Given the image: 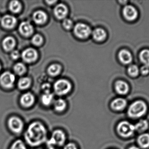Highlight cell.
Wrapping results in <instances>:
<instances>
[{
	"mask_svg": "<svg viewBox=\"0 0 149 149\" xmlns=\"http://www.w3.org/2000/svg\"><path fill=\"white\" fill-rule=\"evenodd\" d=\"M63 149H78L77 146L74 143H69L66 144Z\"/></svg>",
	"mask_w": 149,
	"mask_h": 149,
	"instance_id": "e575fe53",
	"label": "cell"
},
{
	"mask_svg": "<svg viewBox=\"0 0 149 149\" xmlns=\"http://www.w3.org/2000/svg\"><path fill=\"white\" fill-rule=\"evenodd\" d=\"M141 72L143 75H147L149 73V67L146 66H143L141 68Z\"/></svg>",
	"mask_w": 149,
	"mask_h": 149,
	"instance_id": "836d02e7",
	"label": "cell"
},
{
	"mask_svg": "<svg viewBox=\"0 0 149 149\" xmlns=\"http://www.w3.org/2000/svg\"><path fill=\"white\" fill-rule=\"evenodd\" d=\"M128 149H140L138 147H136V146H132V147H130Z\"/></svg>",
	"mask_w": 149,
	"mask_h": 149,
	"instance_id": "f35d334b",
	"label": "cell"
},
{
	"mask_svg": "<svg viewBox=\"0 0 149 149\" xmlns=\"http://www.w3.org/2000/svg\"><path fill=\"white\" fill-rule=\"evenodd\" d=\"M31 84V80L28 78H23L20 79L18 81V87L20 89H26L29 87Z\"/></svg>",
	"mask_w": 149,
	"mask_h": 149,
	"instance_id": "4316f807",
	"label": "cell"
},
{
	"mask_svg": "<svg viewBox=\"0 0 149 149\" xmlns=\"http://www.w3.org/2000/svg\"><path fill=\"white\" fill-rule=\"evenodd\" d=\"M47 16L45 12L42 10H38L34 13L33 19L35 23L37 24H43L46 22Z\"/></svg>",
	"mask_w": 149,
	"mask_h": 149,
	"instance_id": "ac0fdd59",
	"label": "cell"
},
{
	"mask_svg": "<svg viewBox=\"0 0 149 149\" xmlns=\"http://www.w3.org/2000/svg\"><path fill=\"white\" fill-rule=\"evenodd\" d=\"M34 95L31 93H26L22 95L20 99V102L23 106L29 108L35 102Z\"/></svg>",
	"mask_w": 149,
	"mask_h": 149,
	"instance_id": "8fae6325",
	"label": "cell"
},
{
	"mask_svg": "<svg viewBox=\"0 0 149 149\" xmlns=\"http://www.w3.org/2000/svg\"><path fill=\"white\" fill-rule=\"evenodd\" d=\"M56 1H46V2L47 3H48V4H53V3H54L56 2Z\"/></svg>",
	"mask_w": 149,
	"mask_h": 149,
	"instance_id": "74e56055",
	"label": "cell"
},
{
	"mask_svg": "<svg viewBox=\"0 0 149 149\" xmlns=\"http://www.w3.org/2000/svg\"><path fill=\"white\" fill-rule=\"evenodd\" d=\"M15 81V76L9 72H5L0 77V83L5 88H11Z\"/></svg>",
	"mask_w": 149,
	"mask_h": 149,
	"instance_id": "ba28073f",
	"label": "cell"
},
{
	"mask_svg": "<svg viewBox=\"0 0 149 149\" xmlns=\"http://www.w3.org/2000/svg\"><path fill=\"white\" fill-rule=\"evenodd\" d=\"M118 56L120 61L124 64H130L133 60L132 54L127 50H121L119 52Z\"/></svg>",
	"mask_w": 149,
	"mask_h": 149,
	"instance_id": "5bb4252c",
	"label": "cell"
},
{
	"mask_svg": "<svg viewBox=\"0 0 149 149\" xmlns=\"http://www.w3.org/2000/svg\"><path fill=\"white\" fill-rule=\"evenodd\" d=\"M8 126L12 132L18 134L22 131L24 123L20 118L17 116H12L8 121Z\"/></svg>",
	"mask_w": 149,
	"mask_h": 149,
	"instance_id": "8992f818",
	"label": "cell"
},
{
	"mask_svg": "<svg viewBox=\"0 0 149 149\" xmlns=\"http://www.w3.org/2000/svg\"><path fill=\"white\" fill-rule=\"evenodd\" d=\"M42 89L44 91L45 93H49L50 89V86L49 84H44L43 85Z\"/></svg>",
	"mask_w": 149,
	"mask_h": 149,
	"instance_id": "8d00e7d4",
	"label": "cell"
},
{
	"mask_svg": "<svg viewBox=\"0 0 149 149\" xmlns=\"http://www.w3.org/2000/svg\"><path fill=\"white\" fill-rule=\"evenodd\" d=\"M71 85L69 81L65 80H59L55 83L54 86L55 93L58 95H64L70 92Z\"/></svg>",
	"mask_w": 149,
	"mask_h": 149,
	"instance_id": "5b68a950",
	"label": "cell"
},
{
	"mask_svg": "<svg viewBox=\"0 0 149 149\" xmlns=\"http://www.w3.org/2000/svg\"><path fill=\"white\" fill-rule=\"evenodd\" d=\"M115 89L116 92L119 94L124 95L128 92L129 87L125 81L119 80L116 83Z\"/></svg>",
	"mask_w": 149,
	"mask_h": 149,
	"instance_id": "e0dca14e",
	"label": "cell"
},
{
	"mask_svg": "<svg viewBox=\"0 0 149 149\" xmlns=\"http://www.w3.org/2000/svg\"><path fill=\"white\" fill-rule=\"evenodd\" d=\"M2 44L4 50L10 51L15 47V42L14 38L11 37H7L3 41Z\"/></svg>",
	"mask_w": 149,
	"mask_h": 149,
	"instance_id": "44dd1931",
	"label": "cell"
},
{
	"mask_svg": "<svg viewBox=\"0 0 149 149\" xmlns=\"http://www.w3.org/2000/svg\"><path fill=\"white\" fill-rule=\"evenodd\" d=\"M22 57L25 62L31 63L34 62L37 58L38 53L34 49L29 48L23 52Z\"/></svg>",
	"mask_w": 149,
	"mask_h": 149,
	"instance_id": "30bf717a",
	"label": "cell"
},
{
	"mask_svg": "<svg viewBox=\"0 0 149 149\" xmlns=\"http://www.w3.org/2000/svg\"><path fill=\"white\" fill-rule=\"evenodd\" d=\"M54 96L52 94L49 93H45L41 97V101L43 105L45 106L50 105L53 101Z\"/></svg>",
	"mask_w": 149,
	"mask_h": 149,
	"instance_id": "cb8c5ba5",
	"label": "cell"
},
{
	"mask_svg": "<svg viewBox=\"0 0 149 149\" xmlns=\"http://www.w3.org/2000/svg\"><path fill=\"white\" fill-rule=\"evenodd\" d=\"M47 130L43 124L35 122L30 124L24 134V139L27 143L32 147L40 146L47 139Z\"/></svg>",
	"mask_w": 149,
	"mask_h": 149,
	"instance_id": "6da1fadb",
	"label": "cell"
},
{
	"mask_svg": "<svg viewBox=\"0 0 149 149\" xmlns=\"http://www.w3.org/2000/svg\"><path fill=\"white\" fill-rule=\"evenodd\" d=\"M61 67L60 66L56 64L51 65L48 68V71L49 74L51 76H55L57 75L60 73Z\"/></svg>",
	"mask_w": 149,
	"mask_h": 149,
	"instance_id": "484cf974",
	"label": "cell"
},
{
	"mask_svg": "<svg viewBox=\"0 0 149 149\" xmlns=\"http://www.w3.org/2000/svg\"><path fill=\"white\" fill-rule=\"evenodd\" d=\"M66 135L63 130L56 129L52 132L51 137L47 142L49 148L54 146H62L65 143L66 141Z\"/></svg>",
	"mask_w": 149,
	"mask_h": 149,
	"instance_id": "3957f363",
	"label": "cell"
},
{
	"mask_svg": "<svg viewBox=\"0 0 149 149\" xmlns=\"http://www.w3.org/2000/svg\"><path fill=\"white\" fill-rule=\"evenodd\" d=\"M127 101L123 98L115 99L111 104V106L113 110L120 111L123 110L127 106Z\"/></svg>",
	"mask_w": 149,
	"mask_h": 149,
	"instance_id": "9a60e30c",
	"label": "cell"
},
{
	"mask_svg": "<svg viewBox=\"0 0 149 149\" xmlns=\"http://www.w3.org/2000/svg\"><path fill=\"white\" fill-rule=\"evenodd\" d=\"M140 58L144 66L149 67V50H142L140 52Z\"/></svg>",
	"mask_w": 149,
	"mask_h": 149,
	"instance_id": "d4e9b609",
	"label": "cell"
},
{
	"mask_svg": "<svg viewBox=\"0 0 149 149\" xmlns=\"http://www.w3.org/2000/svg\"><path fill=\"white\" fill-rule=\"evenodd\" d=\"M11 56L13 59H17L19 57V56H20L19 52L17 50L14 51L11 53Z\"/></svg>",
	"mask_w": 149,
	"mask_h": 149,
	"instance_id": "d590c367",
	"label": "cell"
},
{
	"mask_svg": "<svg viewBox=\"0 0 149 149\" xmlns=\"http://www.w3.org/2000/svg\"><path fill=\"white\" fill-rule=\"evenodd\" d=\"M0 69H1V65H0Z\"/></svg>",
	"mask_w": 149,
	"mask_h": 149,
	"instance_id": "60d3db41",
	"label": "cell"
},
{
	"mask_svg": "<svg viewBox=\"0 0 149 149\" xmlns=\"http://www.w3.org/2000/svg\"><path fill=\"white\" fill-rule=\"evenodd\" d=\"M16 18L10 15H6L2 18L1 23L3 27L6 29H11L15 25Z\"/></svg>",
	"mask_w": 149,
	"mask_h": 149,
	"instance_id": "7c38bea8",
	"label": "cell"
},
{
	"mask_svg": "<svg viewBox=\"0 0 149 149\" xmlns=\"http://www.w3.org/2000/svg\"><path fill=\"white\" fill-rule=\"evenodd\" d=\"M117 131L118 134L122 137H130L135 131L134 125L126 121L121 122L117 126Z\"/></svg>",
	"mask_w": 149,
	"mask_h": 149,
	"instance_id": "277c9868",
	"label": "cell"
},
{
	"mask_svg": "<svg viewBox=\"0 0 149 149\" xmlns=\"http://www.w3.org/2000/svg\"><path fill=\"white\" fill-rule=\"evenodd\" d=\"M68 12L67 7L63 3L58 4L54 10V13L57 18L59 19L64 18Z\"/></svg>",
	"mask_w": 149,
	"mask_h": 149,
	"instance_id": "4fadbf2b",
	"label": "cell"
},
{
	"mask_svg": "<svg viewBox=\"0 0 149 149\" xmlns=\"http://www.w3.org/2000/svg\"><path fill=\"white\" fill-rule=\"evenodd\" d=\"M137 142L139 146L143 148H149V134H143L139 136Z\"/></svg>",
	"mask_w": 149,
	"mask_h": 149,
	"instance_id": "d6986e66",
	"label": "cell"
},
{
	"mask_svg": "<svg viewBox=\"0 0 149 149\" xmlns=\"http://www.w3.org/2000/svg\"><path fill=\"white\" fill-rule=\"evenodd\" d=\"M92 35L95 40L97 41H102L106 38V32L103 29L97 28L93 31Z\"/></svg>",
	"mask_w": 149,
	"mask_h": 149,
	"instance_id": "ffe728a7",
	"label": "cell"
},
{
	"mask_svg": "<svg viewBox=\"0 0 149 149\" xmlns=\"http://www.w3.org/2000/svg\"><path fill=\"white\" fill-rule=\"evenodd\" d=\"M147 104L142 101H136L130 105L128 109L127 113L130 118L136 119L143 116L147 113Z\"/></svg>",
	"mask_w": 149,
	"mask_h": 149,
	"instance_id": "7a4b0ae2",
	"label": "cell"
},
{
	"mask_svg": "<svg viewBox=\"0 0 149 149\" xmlns=\"http://www.w3.org/2000/svg\"><path fill=\"white\" fill-rule=\"evenodd\" d=\"M63 26L66 29H70L73 26V23L70 19H65L63 22Z\"/></svg>",
	"mask_w": 149,
	"mask_h": 149,
	"instance_id": "d6a6232c",
	"label": "cell"
},
{
	"mask_svg": "<svg viewBox=\"0 0 149 149\" xmlns=\"http://www.w3.org/2000/svg\"><path fill=\"white\" fill-rule=\"evenodd\" d=\"M31 42L33 44L37 46L41 45L43 42L42 37L40 35L36 34L33 36L31 39Z\"/></svg>",
	"mask_w": 149,
	"mask_h": 149,
	"instance_id": "1f68e13d",
	"label": "cell"
},
{
	"mask_svg": "<svg viewBox=\"0 0 149 149\" xmlns=\"http://www.w3.org/2000/svg\"><path fill=\"white\" fill-rule=\"evenodd\" d=\"M148 122L146 120H141L134 125L135 131L141 133L147 130L148 128Z\"/></svg>",
	"mask_w": 149,
	"mask_h": 149,
	"instance_id": "603a6c76",
	"label": "cell"
},
{
	"mask_svg": "<svg viewBox=\"0 0 149 149\" xmlns=\"http://www.w3.org/2000/svg\"><path fill=\"white\" fill-rule=\"evenodd\" d=\"M9 8L13 13H18L21 10L22 6L18 1H13L10 3Z\"/></svg>",
	"mask_w": 149,
	"mask_h": 149,
	"instance_id": "83f0119b",
	"label": "cell"
},
{
	"mask_svg": "<svg viewBox=\"0 0 149 149\" xmlns=\"http://www.w3.org/2000/svg\"><path fill=\"white\" fill-rule=\"evenodd\" d=\"M19 30L22 35L26 36H30L33 32V27L29 22H24L19 25Z\"/></svg>",
	"mask_w": 149,
	"mask_h": 149,
	"instance_id": "2e32d148",
	"label": "cell"
},
{
	"mask_svg": "<svg viewBox=\"0 0 149 149\" xmlns=\"http://www.w3.org/2000/svg\"><path fill=\"white\" fill-rule=\"evenodd\" d=\"M14 71L17 74L22 75L25 72L26 68L24 64L18 63L15 65L14 67Z\"/></svg>",
	"mask_w": 149,
	"mask_h": 149,
	"instance_id": "f1b7e54d",
	"label": "cell"
},
{
	"mask_svg": "<svg viewBox=\"0 0 149 149\" xmlns=\"http://www.w3.org/2000/svg\"><path fill=\"white\" fill-rule=\"evenodd\" d=\"M66 102L63 99H58L54 101V109L57 112H62L66 108Z\"/></svg>",
	"mask_w": 149,
	"mask_h": 149,
	"instance_id": "7402d4cb",
	"label": "cell"
},
{
	"mask_svg": "<svg viewBox=\"0 0 149 149\" xmlns=\"http://www.w3.org/2000/svg\"><path fill=\"white\" fill-rule=\"evenodd\" d=\"M123 16L128 21H134L138 16L137 10L132 5H127L125 6L123 8Z\"/></svg>",
	"mask_w": 149,
	"mask_h": 149,
	"instance_id": "9c48e42d",
	"label": "cell"
},
{
	"mask_svg": "<svg viewBox=\"0 0 149 149\" xmlns=\"http://www.w3.org/2000/svg\"><path fill=\"white\" fill-rule=\"evenodd\" d=\"M10 149H27L25 143L21 140L15 141L11 145Z\"/></svg>",
	"mask_w": 149,
	"mask_h": 149,
	"instance_id": "f546056e",
	"label": "cell"
},
{
	"mask_svg": "<svg viewBox=\"0 0 149 149\" xmlns=\"http://www.w3.org/2000/svg\"><path fill=\"white\" fill-rule=\"evenodd\" d=\"M129 74L133 77L138 76L139 73V69L138 66L135 65H132L129 67L128 69Z\"/></svg>",
	"mask_w": 149,
	"mask_h": 149,
	"instance_id": "4dcf8cb0",
	"label": "cell"
},
{
	"mask_svg": "<svg viewBox=\"0 0 149 149\" xmlns=\"http://www.w3.org/2000/svg\"><path fill=\"white\" fill-rule=\"evenodd\" d=\"M74 31L75 36L81 38H86L91 32L89 26L83 23L77 24L74 26Z\"/></svg>",
	"mask_w": 149,
	"mask_h": 149,
	"instance_id": "52a82bcc",
	"label": "cell"
},
{
	"mask_svg": "<svg viewBox=\"0 0 149 149\" xmlns=\"http://www.w3.org/2000/svg\"><path fill=\"white\" fill-rule=\"evenodd\" d=\"M56 149L55 148H53V147H51V148H49V149Z\"/></svg>",
	"mask_w": 149,
	"mask_h": 149,
	"instance_id": "ab89813d",
	"label": "cell"
}]
</instances>
